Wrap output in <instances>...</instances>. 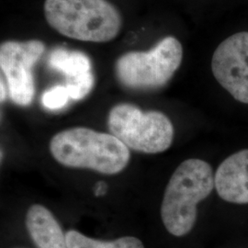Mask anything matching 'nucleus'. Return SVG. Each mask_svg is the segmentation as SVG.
I'll use <instances>...</instances> for the list:
<instances>
[{
    "mask_svg": "<svg viewBox=\"0 0 248 248\" xmlns=\"http://www.w3.org/2000/svg\"><path fill=\"white\" fill-rule=\"evenodd\" d=\"M50 152L62 166L107 175L123 171L130 160L128 147L114 135L83 127L55 134L50 142Z\"/></svg>",
    "mask_w": 248,
    "mask_h": 248,
    "instance_id": "nucleus-1",
    "label": "nucleus"
},
{
    "mask_svg": "<svg viewBox=\"0 0 248 248\" xmlns=\"http://www.w3.org/2000/svg\"><path fill=\"white\" fill-rule=\"evenodd\" d=\"M214 186L213 169L203 160H186L177 167L161 205L162 221L169 233L179 237L192 230L197 205L212 193Z\"/></svg>",
    "mask_w": 248,
    "mask_h": 248,
    "instance_id": "nucleus-2",
    "label": "nucleus"
},
{
    "mask_svg": "<svg viewBox=\"0 0 248 248\" xmlns=\"http://www.w3.org/2000/svg\"><path fill=\"white\" fill-rule=\"evenodd\" d=\"M47 23L60 34L89 43H107L119 34L123 20L108 0H45Z\"/></svg>",
    "mask_w": 248,
    "mask_h": 248,
    "instance_id": "nucleus-3",
    "label": "nucleus"
},
{
    "mask_svg": "<svg viewBox=\"0 0 248 248\" xmlns=\"http://www.w3.org/2000/svg\"><path fill=\"white\" fill-rule=\"evenodd\" d=\"M108 127L128 148L145 154L168 150L174 138L173 124L164 113L142 112L131 104L112 108L108 117Z\"/></svg>",
    "mask_w": 248,
    "mask_h": 248,
    "instance_id": "nucleus-4",
    "label": "nucleus"
},
{
    "mask_svg": "<svg viewBox=\"0 0 248 248\" xmlns=\"http://www.w3.org/2000/svg\"><path fill=\"white\" fill-rule=\"evenodd\" d=\"M182 56L181 44L174 37H167L149 52L124 53L116 62V76L130 89H157L172 78Z\"/></svg>",
    "mask_w": 248,
    "mask_h": 248,
    "instance_id": "nucleus-5",
    "label": "nucleus"
},
{
    "mask_svg": "<svg viewBox=\"0 0 248 248\" xmlns=\"http://www.w3.org/2000/svg\"><path fill=\"white\" fill-rule=\"evenodd\" d=\"M45 45L38 40L9 41L0 46V66L9 85V97L19 106L31 103L34 94L32 69L45 53Z\"/></svg>",
    "mask_w": 248,
    "mask_h": 248,
    "instance_id": "nucleus-6",
    "label": "nucleus"
},
{
    "mask_svg": "<svg viewBox=\"0 0 248 248\" xmlns=\"http://www.w3.org/2000/svg\"><path fill=\"white\" fill-rule=\"evenodd\" d=\"M212 70L223 89L237 101L248 104V32L230 36L217 47Z\"/></svg>",
    "mask_w": 248,
    "mask_h": 248,
    "instance_id": "nucleus-7",
    "label": "nucleus"
},
{
    "mask_svg": "<svg viewBox=\"0 0 248 248\" xmlns=\"http://www.w3.org/2000/svg\"><path fill=\"white\" fill-rule=\"evenodd\" d=\"M214 181L217 193L223 201L248 203V149L224 160L216 171Z\"/></svg>",
    "mask_w": 248,
    "mask_h": 248,
    "instance_id": "nucleus-8",
    "label": "nucleus"
},
{
    "mask_svg": "<svg viewBox=\"0 0 248 248\" xmlns=\"http://www.w3.org/2000/svg\"><path fill=\"white\" fill-rule=\"evenodd\" d=\"M26 226L37 248H67L66 235L45 206L35 204L28 210Z\"/></svg>",
    "mask_w": 248,
    "mask_h": 248,
    "instance_id": "nucleus-9",
    "label": "nucleus"
},
{
    "mask_svg": "<svg viewBox=\"0 0 248 248\" xmlns=\"http://www.w3.org/2000/svg\"><path fill=\"white\" fill-rule=\"evenodd\" d=\"M48 65L61 72L66 79L74 78L91 72V62L85 53L56 48L49 54Z\"/></svg>",
    "mask_w": 248,
    "mask_h": 248,
    "instance_id": "nucleus-10",
    "label": "nucleus"
},
{
    "mask_svg": "<svg viewBox=\"0 0 248 248\" xmlns=\"http://www.w3.org/2000/svg\"><path fill=\"white\" fill-rule=\"evenodd\" d=\"M65 235L67 248H144L142 242L133 236L104 242L89 238L78 231H69Z\"/></svg>",
    "mask_w": 248,
    "mask_h": 248,
    "instance_id": "nucleus-11",
    "label": "nucleus"
},
{
    "mask_svg": "<svg viewBox=\"0 0 248 248\" xmlns=\"http://www.w3.org/2000/svg\"><path fill=\"white\" fill-rule=\"evenodd\" d=\"M94 85V77L92 72L82 75L79 77L66 79L65 87L68 89L70 98L75 100H79L85 98Z\"/></svg>",
    "mask_w": 248,
    "mask_h": 248,
    "instance_id": "nucleus-12",
    "label": "nucleus"
},
{
    "mask_svg": "<svg viewBox=\"0 0 248 248\" xmlns=\"http://www.w3.org/2000/svg\"><path fill=\"white\" fill-rule=\"evenodd\" d=\"M70 98L68 89L65 86H55L45 91L42 97L43 105L51 110L61 109L66 106Z\"/></svg>",
    "mask_w": 248,
    "mask_h": 248,
    "instance_id": "nucleus-13",
    "label": "nucleus"
},
{
    "mask_svg": "<svg viewBox=\"0 0 248 248\" xmlns=\"http://www.w3.org/2000/svg\"><path fill=\"white\" fill-rule=\"evenodd\" d=\"M105 189H106V184L103 182L98 183L96 188H95V194L97 196L103 195L105 193Z\"/></svg>",
    "mask_w": 248,
    "mask_h": 248,
    "instance_id": "nucleus-14",
    "label": "nucleus"
},
{
    "mask_svg": "<svg viewBox=\"0 0 248 248\" xmlns=\"http://www.w3.org/2000/svg\"><path fill=\"white\" fill-rule=\"evenodd\" d=\"M0 97H1V101H3L6 98V89L2 80H1V96Z\"/></svg>",
    "mask_w": 248,
    "mask_h": 248,
    "instance_id": "nucleus-15",
    "label": "nucleus"
}]
</instances>
